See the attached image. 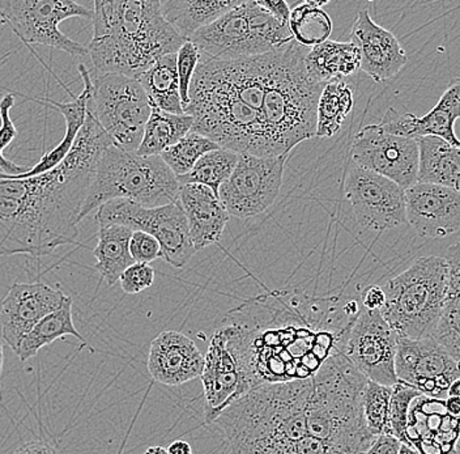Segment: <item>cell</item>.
Returning <instances> with one entry per match:
<instances>
[{
  "mask_svg": "<svg viewBox=\"0 0 460 454\" xmlns=\"http://www.w3.org/2000/svg\"><path fill=\"white\" fill-rule=\"evenodd\" d=\"M446 409H447L448 413L454 416H459L460 413V404L459 398H446L445 399Z\"/></svg>",
  "mask_w": 460,
  "mask_h": 454,
  "instance_id": "obj_51",
  "label": "cell"
},
{
  "mask_svg": "<svg viewBox=\"0 0 460 454\" xmlns=\"http://www.w3.org/2000/svg\"><path fill=\"white\" fill-rule=\"evenodd\" d=\"M14 454H58L51 445L42 441H31L22 445Z\"/></svg>",
  "mask_w": 460,
  "mask_h": 454,
  "instance_id": "obj_49",
  "label": "cell"
},
{
  "mask_svg": "<svg viewBox=\"0 0 460 454\" xmlns=\"http://www.w3.org/2000/svg\"><path fill=\"white\" fill-rule=\"evenodd\" d=\"M365 453V452H364ZM348 452L341 448L332 447L322 440L306 435L297 442L295 448V454H364Z\"/></svg>",
  "mask_w": 460,
  "mask_h": 454,
  "instance_id": "obj_45",
  "label": "cell"
},
{
  "mask_svg": "<svg viewBox=\"0 0 460 454\" xmlns=\"http://www.w3.org/2000/svg\"><path fill=\"white\" fill-rule=\"evenodd\" d=\"M386 301L384 289L379 286H370L361 293V307L367 310H381Z\"/></svg>",
  "mask_w": 460,
  "mask_h": 454,
  "instance_id": "obj_48",
  "label": "cell"
},
{
  "mask_svg": "<svg viewBox=\"0 0 460 454\" xmlns=\"http://www.w3.org/2000/svg\"><path fill=\"white\" fill-rule=\"evenodd\" d=\"M420 396L422 395L419 390L402 381L398 380L394 387H391L390 411H388L391 436L398 439L402 444L411 445L405 436L408 414H410L411 404Z\"/></svg>",
  "mask_w": 460,
  "mask_h": 454,
  "instance_id": "obj_40",
  "label": "cell"
},
{
  "mask_svg": "<svg viewBox=\"0 0 460 454\" xmlns=\"http://www.w3.org/2000/svg\"><path fill=\"white\" fill-rule=\"evenodd\" d=\"M350 42L358 49L359 70L376 83L386 82L407 63V56L393 31L376 24L369 10H361L350 31Z\"/></svg>",
  "mask_w": 460,
  "mask_h": 454,
  "instance_id": "obj_23",
  "label": "cell"
},
{
  "mask_svg": "<svg viewBox=\"0 0 460 454\" xmlns=\"http://www.w3.org/2000/svg\"><path fill=\"white\" fill-rule=\"evenodd\" d=\"M187 41L207 58L237 60L271 53L289 44L293 37L288 25L280 24L255 0H243Z\"/></svg>",
  "mask_w": 460,
  "mask_h": 454,
  "instance_id": "obj_9",
  "label": "cell"
},
{
  "mask_svg": "<svg viewBox=\"0 0 460 454\" xmlns=\"http://www.w3.org/2000/svg\"><path fill=\"white\" fill-rule=\"evenodd\" d=\"M345 197L364 231L384 232L407 223L401 186L356 164L348 172Z\"/></svg>",
  "mask_w": 460,
  "mask_h": 454,
  "instance_id": "obj_15",
  "label": "cell"
},
{
  "mask_svg": "<svg viewBox=\"0 0 460 454\" xmlns=\"http://www.w3.org/2000/svg\"><path fill=\"white\" fill-rule=\"evenodd\" d=\"M93 36L88 50L97 73L137 79L185 40L164 19L158 0L93 2Z\"/></svg>",
  "mask_w": 460,
  "mask_h": 454,
  "instance_id": "obj_4",
  "label": "cell"
},
{
  "mask_svg": "<svg viewBox=\"0 0 460 454\" xmlns=\"http://www.w3.org/2000/svg\"><path fill=\"white\" fill-rule=\"evenodd\" d=\"M151 111L148 97L137 79L119 74H91L86 113L117 148L137 152Z\"/></svg>",
  "mask_w": 460,
  "mask_h": 454,
  "instance_id": "obj_10",
  "label": "cell"
},
{
  "mask_svg": "<svg viewBox=\"0 0 460 454\" xmlns=\"http://www.w3.org/2000/svg\"><path fill=\"white\" fill-rule=\"evenodd\" d=\"M200 380L206 396L207 423H214L230 404L252 389L220 327L209 341Z\"/></svg>",
  "mask_w": 460,
  "mask_h": 454,
  "instance_id": "obj_18",
  "label": "cell"
},
{
  "mask_svg": "<svg viewBox=\"0 0 460 454\" xmlns=\"http://www.w3.org/2000/svg\"><path fill=\"white\" fill-rule=\"evenodd\" d=\"M353 92L343 79L326 83L316 103L315 137L331 138L352 111Z\"/></svg>",
  "mask_w": 460,
  "mask_h": 454,
  "instance_id": "obj_35",
  "label": "cell"
},
{
  "mask_svg": "<svg viewBox=\"0 0 460 454\" xmlns=\"http://www.w3.org/2000/svg\"><path fill=\"white\" fill-rule=\"evenodd\" d=\"M192 123L194 120L187 114L166 113L152 108L137 154L143 157L160 156L191 131Z\"/></svg>",
  "mask_w": 460,
  "mask_h": 454,
  "instance_id": "obj_33",
  "label": "cell"
},
{
  "mask_svg": "<svg viewBox=\"0 0 460 454\" xmlns=\"http://www.w3.org/2000/svg\"><path fill=\"white\" fill-rule=\"evenodd\" d=\"M14 105L13 94H5L0 100V174L7 176H16V174H24L28 171L27 166L17 165L4 156V149L13 142L17 137V129L11 120L10 111Z\"/></svg>",
  "mask_w": 460,
  "mask_h": 454,
  "instance_id": "obj_41",
  "label": "cell"
},
{
  "mask_svg": "<svg viewBox=\"0 0 460 454\" xmlns=\"http://www.w3.org/2000/svg\"><path fill=\"white\" fill-rule=\"evenodd\" d=\"M361 304L276 289L247 298L221 320L230 349L250 387L309 380L322 364L344 352Z\"/></svg>",
  "mask_w": 460,
  "mask_h": 454,
  "instance_id": "obj_2",
  "label": "cell"
},
{
  "mask_svg": "<svg viewBox=\"0 0 460 454\" xmlns=\"http://www.w3.org/2000/svg\"><path fill=\"white\" fill-rule=\"evenodd\" d=\"M144 454H168V452H166L165 448L163 447H151L148 448Z\"/></svg>",
  "mask_w": 460,
  "mask_h": 454,
  "instance_id": "obj_54",
  "label": "cell"
},
{
  "mask_svg": "<svg viewBox=\"0 0 460 454\" xmlns=\"http://www.w3.org/2000/svg\"><path fill=\"white\" fill-rule=\"evenodd\" d=\"M79 73L82 75L83 83H84V88H83L82 93H80L79 96H74V94H72V102H53V100H43L45 102L51 103V106L57 108L58 111L63 114V117H65V137H63V139L60 140L59 145H58L56 148L46 152L36 165L29 166L28 171H25L24 174H16L14 177L28 178L46 174V172L56 168L58 164L62 163L63 159L67 156L68 152L71 151L80 129L84 125L86 102H88L89 93H91V71H89L84 65H79Z\"/></svg>",
  "mask_w": 460,
  "mask_h": 454,
  "instance_id": "obj_26",
  "label": "cell"
},
{
  "mask_svg": "<svg viewBox=\"0 0 460 454\" xmlns=\"http://www.w3.org/2000/svg\"><path fill=\"white\" fill-rule=\"evenodd\" d=\"M460 396V381L453 382L447 390V398H459Z\"/></svg>",
  "mask_w": 460,
  "mask_h": 454,
  "instance_id": "obj_52",
  "label": "cell"
},
{
  "mask_svg": "<svg viewBox=\"0 0 460 454\" xmlns=\"http://www.w3.org/2000/svg\"><path fill=\"white\" fill-rule=\"evenodd\" d=\"M178 202L185 212L194 249L199 252L217 244L229 215L211 189L198 183L180 185Z\"/></svg>",
  "mask_w": 460,
  "mask_h": 454,
  "instance_id": "obj_25",
  "label": "cell"
},
{
  "mask_svg": "<svg viewBox=\"0 0 460 454\" xmlns=\"http://www.w3.org/2000/svg\"><path fill=\"white\" fill-rule=\"evenodd\" d=\"M353 164L407 191L417 182L419 149L410 138L388 134L376 125L362 128L353 140Z\"/></svg>",
  "mask_w": 460,
  "mask_h": 454,
  "instance_id": "obj_16",
  "label": "cell"
},
{
  "mask_svg": "<svg viewBox=\"0 0 460 454\" xmlns=\"http://www.w3.org/2000/svg\"><path fill=\"white\" fill-rule=\"evenodd\" d=\"M395 334L379 310L359 308L345 341L344 355L367 380L394 387L395 375Z\"/></svg>",
  "mask_w": 460,
  "mask_h": 454,
  "instance_id": "obj_14",
  "label": "cell"
},
{
  "mask_svg": "<svg viewBox=\"0 0 460 454\" xmlns=\"http://www.w3.org/2000/svg\"><path fill=\"white\" fill-rule=\"evenodd\" d=\"M326 4H329L327 0H306L290 10L288 27L293 41L307 49L329 40L332 33V22L323 10Z\"/></svg>",
  "mask_w": 460,
  "mask_h": 454,
  "instance_id": "obj_34",
  "label": "cell"
},
{
  "mask_svg": "<svg viewBox=\"0 0 460 454\" xmlns=\"http://www.w3.org/2000/svg\"><path fill=\"white\" fill-rule=\"evenodd\" d=\"M419 149L417 182L445 186L459 191V147L436 137L416 139Z\"/></svg>",
  "mask_w": 460,
  "mask_h": 454,
  "instance_id": "obj_28",
  "label": "cell"
},
{
  "mask_svg": "<svg viewBox=\"0 0 460 454\" xmlns=\"http://www.w3.org/2000/svg\"><path fill=\"white\" fill-rule=\"evenodd\" d=\"M111 146L106 132L86 113L71 151L56 168L28 178L0 174V257H41L75 243L94 169Z\"/></svg>",
  "mask_w": 460,
  "mask_h": 454,
  "instance_id": "obj_3",
  "label": "cell"
},
{
  "mask_svg": "<svg viewBox=\"0 0 460 454\" xmlns=\"http://www.w3.org/2000/svg\"><path fill=\"white\" fill-rule=\"evenodd\" d=\"M396 454H420L417 452L415 448L412 445L401 444V448H399L398 453Z\"/></svg>",
  "mask_w": 460,
  "mask_h": 454,
  "instance_id": "obj_53",
  "label": "cell"
},
{
  "mask_svg": "<svg viewBox=\"0 0 460 454\" xmlns=\"http://www.w3.org/2000/svg\"><path fill=\"white\" fill-rule=\"evenodd\" d=\"M128 249L132 260L137 263L149 264L161 258V249L156 238L144 232H132Z\"/></svg>",
  "mask_w": 460,
  "mask_h": 454,
  "instance_id": "obj_44",
  "label": "cell"
},
{
  "mask_svg": "<svg viewBox=\"0 0 460 454\" xmlns=\"http://www.w3.org/2000/svg\"><path fill=\"white\" fill-rule=\"evenodd\" d=\"M66 295L45 283H13L0 303V326L13 352L45 316L59 308Z\"/></svg>",
  "mask_w": 460,
  "mask_h": 454,
  "instance_id": "obj_19",
  "label": "cell"
},
{
  "mask_svg": "<svg viewBox=\"0 0 460 454\" xmlns=\"http://www.w3.org/2000/svg\"><path fill=\"white\" fill-rule=\"evenodd\" d=\"M307 49L296 41L237 60L201 56L185 114L191 132L238 155L276 157L315 137L316 103L324 85L305 68Z\"/></svg>",
  "mask_w": 460,
  "mask_h": 454,
  "instance_id": "obj_1",
  "label": "cell"
},
{
  "mask_svg": "<svg viewBox=\"0 0 460 454\" xmlns=\"http://www.w3.org/2000/svg\"><path fill=\"white\" fill-rule=\"evenodd\" d=\"M146 366L155 381L180 387L200 378L204 356L195 342L182 333L163 332L152 341Z\"/></svg>",
  "mask_w": 460,
  "mask_h": 454,
  "instance_id": "obj_24",
  "label": "cell"
},
{
  "mask_svg": "<svg viewBox=\"0 0 460 454\" xmlns=\"http://www.w3.org/2000/svg\"><path fill=\"white\" fill-rule=\"evenodd\" d=\"M137 80L146 92L151 108L166 113L185 114L178 83L177 53L161 57Z\"/></svg>",
  "mask_w": 460,
  "mask_h": 454,
  "instance_id": "obj_30",
  "label": "cell"
},
{
  "mask_svg": "<svg viewBox=\"0 0 460 454\" xmlns=\"http://www.w3.org/2000/svg\"><path fill=\"white\" fill-rule=\"evenodd\" d=\"M131 235V229L118 224L100 227L99 243L93 250L97 260L94 270L109 286H114L122 272L135 263L128 249Z\"/></svg>",
  "mask_w": 460,
  "mask_h": 454,
  "instance_id": "obj_31",
  "label": "cell"
},
{
  "mask_svg": "<svg viewBox=\"0 0 460 454\" xmlns=\"http://www.w3.org/2000/svg\"><path fill=\"white\" fill-rule=\"evenodd\" d=\"M446 287L445 258H419L382 287L386 301L379 312L399 338H430L444 307Z\"/></svg>",
  "mask_w": 460,
  "mask_h": 454,
  "instance_id": "obj_8",
  "label": "cell"
},
{
  "mask_svg": "<svg viewBox=\"0 0 460 454\" xmlns=\"http://www.w3.org/2000/svg\"><path fill=\"white\" fill-rule=\"evenodd\" d=\"M289 156L240 155L234 171L218 189V200L229 217L249 219L269 209L280 194Z\"/></svg>",
  "mask_w": 460,
  "mask_h": 454,
  "instance_id": "obj_13",
  "label": "cell"
},
{
  "mask_svg": "<svg viewBox=\"0 0 460 454\" xmlns=\"http://www.w3.org/2000/svg\"><path fill=\"white\" fill-rule=\"evenodd\" d=\"M367 381L344 353L327 359L312 378L305 407L307 435L348 452H367L374 440L362 409Z\"/></svg>",
  "mask_w": 460,
  "mask_h": 454,
  "instance_id": "obj_6",
  "label": "cell"
},
{
  "mask_svg": "<svg viewBox=\"0 0 460 454\" xmlns=\"http://www.w3.org/2000/svg\"><path fill=\"white\" fill-rule=\"evenodd\" d=\"M243 0H165L160 2L161 13L185 41L192 34L208 27Z\"/></svg>",
  "mask_w": 460,
  "mask_h": 454,
  "instance_id": "obj_27",
  "label": "cell"
},
{
  "mask_svg": "<svg viewBox=\"0 0 460 454\" xmlns=\"http://www.w3.org/2000/svg\"><path fill=\"white\" fill-rule=\"evenodd\" d=\"M309 380L261 384L230 404L214 423L234 454H295L307 435Z\"/></svg>",
  "mask_w": 460,
  "mask_h": 454,
  "instance_id": "obj_5",
  "label": "cell"
},
{
  "mask_svg": "<svg viewBox=\"0 0 460 454\" xmlns=\"http://www.w3.org/2000/svg\"><path fill=\"white\" fill-rule=\"evenodd\" d=\"M178 194L180 182L160 156L143 157L111 146L97 162L79 221L111 200H126L152 209L175 202Z\"/></svg>",
  "mask_w": 460,
  "mask_h": 454,
  "instance_id": "obj_7",
  "label": "cell"
},
{
  "mask_svg": "<svg viewBox=\"0 0 460 454\" xmlns=\"http://www.w3.org/2000/svg\"><path fill=\"white\" fill-rule=\"evenodd\" d=\"M395 375L431 398H447V390L460 378L459 363L433 338L396 339Z\"/></svg>",
  "mask_w": 460,
  "mask_h": 454,
  "instance_id": "obj_17",
  "label": "cell"
},
{
  "mask_svg": "<svg viewBox=\"0 0 460 454\" xmlns=\"http://www.w3.org/2000/svg\"><path fill=\"white\" fill-rule=\"evenodd\" d=\"M358 49L352 42L327 41L314 46L305 56V68L313 82L326 85L344 79L359 70Z\"/></svg>",
  "mask_w": 460,
  "mask_h": 454,
  "instance_id": "obj_29",
  "label": "cell"
},
{
  "mask_svg": "<svg viewBox=\"0 0 460 454\" xmlns=\"http://www.w3.org/2000/svg\"><path fill=\"white\" fill-rule=\"evenodd\" d=\"M168 454H192V448L186 440H175L168 448Z\"/></svg>",
  "mask_w": 460,
  "mask_h": 454,
  "instance_id": "obj_50",
  "label": "cell"
},
{
  "mask_svg": "<svg viewBox=\"0 0 460 454\" xmlns=\"http://www.w3.org/2000/svg\"><path fill=\"white\" fill-rule=\"evenodd\" d=\"M71 17L92 19V11L74 0H4L0 19L27 45H43L74 57L88 56L79 42L59 31L60 22Z\"/></svg>",
  "mask_w": 460,
  "mask_h": 454,
  "instance_id": "obj_12",
  "label": "cell"
},
{
  "mask_svg": "<svg viewBox=\"0 0 460 454\" xmlns=\"http://www.w3.org/2000/svg\"><path fill=\"white\" fill-rule=\"evenodd\" d=\"M405 221L422 238H442L460 228L459 191L416 182L404 191Z\"/></svg>",
  "mask_w": 460,
  "mask_h": 454,
  "instance_id": "obj_20",
  "label": "cell"
},
{
  "mask_svg": "<svg viewBox=\"0 0 460 454\" xmlns=\"http://www.w3.org/2000/svg\"><path fill=\"white\" fill-rule=\"evenodd\" d=\"M200 51L191 41H185L177 51V75L180 83V96L183 111L189 105V89L192 76L200 60Z\"/></svg>",
  "mask_w": 460,
  "mask_h": 454,
  "instance_id": "obj_42",
  "label": "cell"
},
{
  "mask_svg": "<svg viewBox=\"0 0 460 454\" xmlns=\"http://www.w3.org/2000/svg\"><path fill=\"white\" fill-rule=\"evenodd\" d=\"M259 7L263 8L264 11L275 17L280 24L288 25L290 16V7L286 0H255Z\"/></svg>",
  "mask_w": 460,
  "mask_h": 454,
  "instance_id": "obj_46",
  "label": "cell"
},
{
  "mask_svg": "<svg viewBox=\"0 0 460 454\" xmlns=\"http://www.w3.org/2000/svg\"><path fill=\"white\" fill-rule=\"evenodd\" d=\"M120 287L128 295H137L155 283V270L149 264L132 263L119 277Z\"/></svg>",
  "mask_w": 460,
  "mask_h": 454,
  "instance_id": "obj_43",
  "label": "cell"
},
{
  "mask_svg": "<svg viewBox=\"0 0 460 454\" xmlns=\"http://www.w3.org/2000/svg\"><path fill=\"white\" fill-rule=\"evenodd\" d=\"M460 117V82L458 77L451 80L447 89L438 100L437 105L424 116L415 114H399L394 108L388 109L379 128L396 137L419 139L424 137H436L448 145L460 147L454 125Z\"/></svg>",
  "mask_w": 460,
  "mask_h": 454,
  "instance_id": "obj_22",
  "label": "cell"
},
{
  "mask_svg": "<svg viewBox=\"0 0 460 454\" xmlns=\"http://www.w3.org/2000/svg\"><path fill=\"white\" fill-rule=\"evenodd\" d=\"M101 226L118 224L132 232L140 231L156 238L161 258L181 269L197 253L190 237L189 224L180 202L161 207H142L126 200H115L100 207L94 217Z\"/></svg>",
  "mask_w": 460,
  "mask_h": 454,
  "instance_id": "obj_11",
  "label": "cell"
},
{
  "mask_svg": "<svg viewBox=\"0 0 460 454\" xmlns=\"http://www.w3.org/2000/svg\"><path fill=\"white\" fill-rule=\"evenodd\" d=\"M217 148L220 147L208 138L190 131L180 142L164 151L160 157L175 177H182L191 172L203 155Z\"/></svg>",
  "mask_w": 460,
  "mask_h": 454,
  "instance_id": "obj_38",
  "label": "cell"
},
{
  "mask_svg": "<svg viewBox=\"0 0 460 454\" xmlns=\"http://www.w3.org/2000/svg\"><path fill=\"white\" fill-rule=\"evenodd\" d=\"M391 387L367 381L362 398L365 424L373 438L381 435H391L390 411Z\"/></svg>",
  "mask_w": 460,
  "mask_h": 454,
  "instance_id": "obj_39",
  "label": "cell"
},
{
  "mask_svg": "<svg viewBox=\"0 0 460 454\" xmlns=\"http://www.w3.org/2000/svg\"><path fill=\"white\" fill-rule=\"evenodd\" d=\"M3 364H4V346H3L2 341H0V376L3 372Z\"/></svg>",
  "mask_w": 460,
  "mask_h": 454,
  "instance_id": "obj_55",
  "label": "cell"
},
{
  "mask_svg": "<svg viewBox=\"0 0 460 454\" xmlns=\"http://www.w3.org/2000/svg\"><path fill=\"white\" fill-rule=\"evenodd\" d=\"M72 335L86 344L84 337L75 327L72 317V298L66 296L62 306L50 315L45 316L31 332L20 342L16 353L20 361H27L34 358L40 350L56 342L57 339Z\"/></svg>",
  "mask_w": 460,
  "mask_h": 454,
  "instance_id": "obj_32",
  "label": "cell"
},
{
  "mask_svg": "<svg viewBox=\"0 0 460 454\" xmlns=\"http://www.w3.org/2000/svg\"><path fill=\"white\" fill-rule=\"evenodd\" d=\"M405 436L420 454H458L459 416L448 413L445 399L417 396L411 404Z\"/></svg>",
  "mask_w": 460,
  "mask_h": 454,
  "instance_id": "obj_21",
  "label": "cell"
},
{
  "mask_svg": "<svg viewBox=\"0 0 460 454\" xmlns=\"http://www.w3.org/2000/svg\"><path fill=\"white\" fill-rule=\"evenodd\" d=\"M240 155L229 149L217 148L207 152L195 164L194 168L186 176L177 177L180 185L198 183L211 189L217 197L218 189L234 171Z\"/></svg>",
  "mask_w": 460,
  "mask_h": 454,
  "instance_id": "obj_37",
  "label": "cell"
},
{
  "mask_svg": "<svg viewBox=\"0 0 460 454\" xmlns=\"http://www.w3.org/2000/svg\"><path fill=\"white\" fill-rule=\"evenodd\" d=\"M402 442L391 435H381L374 438L369 450L364 454H396Z\"/></svg>",
  "mask_w": 460,
  "mask_h": 454,
  "instance_id": "obj_47",
  "label": "cell"
},
{
  "mask_svg": "<svg viewBox=\"0 0 460 454\" xmlns=\"http://www.w3.org/2000/svg\"><path fill=\"white\" fill-rule=\"evenodd\" d=\"M433 338L454 361L460 359V275L447 274V287L441 315L434 326Z\"/></svg>",
  "mask_w": 460,
  "mask_h": 454,
  "instance_id": "obj_36",
  "label": "cell"
}]
</instances>
